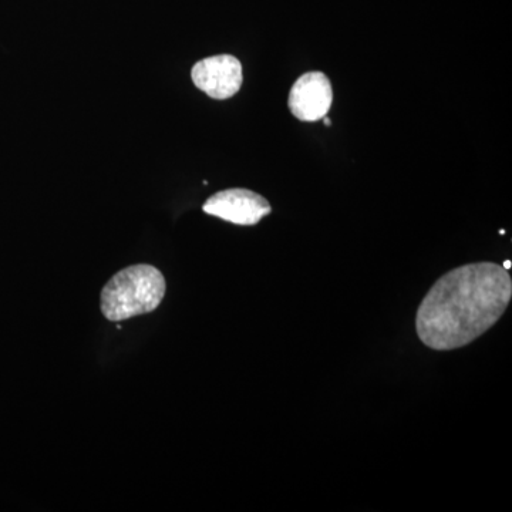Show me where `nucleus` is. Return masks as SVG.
<instances>
[{"instance_id": "nucleus-3", "label": "nucleus", "mask_w": 512, "mask_h": 512, "mask_svg": "<svg viewBox=\"0 0 512 512\" xmlns=\"http://www.w3.org/2000/svg\"><path fill=\"white\" fill-rule=\"evenodd\" d=\"M205 214L237 225H256L271 214V204L262 195L245 188L217 192L202 207Z\"/></svg>"}, {"instance_id": "nucleus-7", "label": "nucleus", "mask_w": 512, "mask_h": 512, "mask_svg": "<svg viewBox=\"0 0 512 512\" xmlns=\"http://www.w3.org/2000/svg\"><path fill=\"white\" fill-rule=\"evenodd\" d=\"M323 121H325L326 126H330V124H332V121H330L329 117H323Z\"/></svg>"}, {"instance_id": "nucleus-1", "label": "nucleus", "mask_w": 512, "mask_h": 512, "mask_svg": "<svg viewBox=\"0 0 512 512\" xmlns=\"http://www.w3.org/2000/svg\"><path fill=\"white\" fill-rule=\"evenodd\" d=\"M512 279L493 262L458 266L424 296L416 316L417 336L433 350L464 348L493 328L507 311Z\"/></svg>"}, {"instance_id": "nucleus-6", "label": "nucleus", "mask_w": 512, "mask_h": 512, "mask_svg": "<svg viewBox=\"0 0 512 512\" xmlns=\"http://www.w3.org/2000/svg\"><path fill=\"white\" fill-rule=\"evenodd\" d=\"M503 268L507 269V271H510L511 269V261H505L503 264Z\"/></svg>"}, {"instance_id": "nucleus-2", "label": "nucleus", "mask_w": 512, "mask_h": 512, "mask_svg": "<svg viewBox=\"0 0 512 512\" xmlns=\"http://www.w3.org/2000/svg\"><path fill=\"white\" fill-rule=\"evenodd\" d=\"M165 279L154 266H128L113 276L101 291V312L111 322L154 312L165 296Z\"/></svg>"}, {"instance_id": "nucleus-4", "label": "nucleus", "mask_w": 512, "mask_h": 512, "mask_svg": "<svg viewBox=\"0 0 512 512\" xmlns=\"http://www.w3.org/2000/svg\"><path fill=\"white\" fill-rule=\"evenodd\" d=\"M195 86L217 100L231 99L244 82L242 64L237 57L220 55L200 60L191 70Z\"/></svg>"}, {"instance_id": "nucleus-5", "label": "nucleus", "mask_w": 512, "mask_h": 512, "mask_svg": "<svg viewBox=\"0 0 512 512\" xmlns=\"http://www.w3.org/2000/svg\"><path fill=\"white\" fill-rule=\"evenodd\" d=\"M333 103L329 77L322 72L303 74L289 93V110L301 121H318L328 116Z\"/></svg>"}]
</instances>
